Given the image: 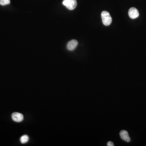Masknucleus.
<instances>
[{"label": "nucleus", "mask_w": 146, "mask_h": 146, "mask_svg": "<svg viewBox=\"0 0 146 146\" xmlns=\"http://www.w3.org/2000/svg\"><path fill=\"white\" fill-rule=\"evenodd\" d=\"M101 16L102 21L104 25L108 26L111 24L112 18L108 12L107 11H103L102 12Z\"/></svg>", "instance_id": "f257e3e1"}, {"label": "nucleus", "mask_w": 146, "mask_h": 146, "mask_svg": "<svg viewBox=\"0 0 146 146\" xmlns=\"http://www.w3.org/2000/svg\"><path fill=\"white\" fill-rule=\"evenodd\" d=\"M63 4L68 9L72 10L76 8L77 3L76 0H64L63 2Z\"/></svg>", "instance_id": "f03ea898"}, {"label": "nucleus", "mask_w": 146, "mask_h": 146, "mask_svg": "<svg viewBox=\"0 0 146 146\" xmlns=\"http://www.w3.org/2000/svg\"><path fill=\"white\" fill-rule=\"evenodd\" d=\"M129 16L131 18H136L139 16V13L137 9L135 7H131L128 12Z\"/></svg>", "instance_id": "7ed1b4c3"}, {"label": "nucleus", "mask_w": 146, "mask_h": 146, "mask_svg": "<svg viewBox=\"0 0 146 146\" xmlns=\"http://www.w3.org/2000/svg\"><path fill=\"white\" fill-rule=\"evenodd\" d=\"M12 119L16 122H21L24 119L23 114L15 112L12 114Z\"/></svg>", "instance_id": "20e7f679"}, {"label": "nucleus", "mask_w": 146, "mask_h": 146, "mask_svg": "<svg viewBox=\"0 0 146 146\" xmlns=\"http://www.w3.org/2000/svg\"><path fill=\"white\" fill-rule=\"evenodd\" d=\"M78 45V42L75 39L69 41L67 44V48L70 51H74Z\"/></svg>", "instance_id": "39448f33"}, {"label": "nucleus", "mask_w": 146, "mask_h": 146, "mask_svg": "<svg viewBox=\"0 0 146 146\" xmlns=\"http://www.w3.org/2000/svg\"><path fill=\"white\" fill-rule=\"evenodd\" d=\"M120 135L121 139H123V140L125 141L126 142H130L131 141L128 133L127 131L125 130H122L120 132Z\"/></svg>", "instance_id": "423d86ee"}, {"label": "nucleus", "mask_w": 146, "mask_h": 146, "mask_svg": "<svg viewBox=\"0 0 146 146\" xmlns=\"http://www.w3.org/2000/svg\"><path fill=\"white\" fill-rule=\"evenodd\" d=\"M29 140V137L27 135H24L22 136L21 138V143L22 144H25L27 143Z\"/></svg>", "instance_id": "0eeeda50"}, {"label": "nucleus", "mask_w": 146, "mask_h": 146, "mask_svg": "<svg viewBox=\"0 0 146 146\" xmlns=\"http://www.w3.org/2000/svg\"><path fill=\"white\" fill-rule=\"evenodd\" d=\"M10 3V0H0V4L1 6H6Z\"/></svg>", "instance_id": "6e6552de"}, {"label": "nucleus", "mask_w": 146, "mask_h": 146, "mask_svg": "<svg viewBox=\"0 0 146 146\" xmlns=\"http://www.w3.org/2000/svg\"><path fill=\"white\" fill-rule=\"evenodd\" d=\"M107 146H114V144L113 143V142H111V141H109V142H108L107 144Z\"/></svg>", "instance_id": "1a4fd4ad"}]
</instances>
